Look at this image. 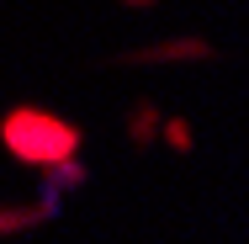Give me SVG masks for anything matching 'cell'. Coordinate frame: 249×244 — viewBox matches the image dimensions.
Instances as JSON below:
<instances>
[{
    "mask_svg": "<svg viewBox=\"0 0 249 244\" xmlns=\"http://www.w3.org/2000/svg\"><path fill=\"white\" fill-rule=\"evenodd\" d=\"M0 144L11 149L21 165L48 170V165H58V159H74L80 128L64 122V117H53V112H37V106H16V112L0 117Z\"/></svg>",
    "mask_w": 249,
    "mask_h": 244,
    "instance_id": "cell-1",
    "label": "cell"
},
{
    "mask_svg": "<svg viewBox=\"0 0 249 244\" xmlns=\"http://www.w3.org/2000/svg\"><path fill=\"white\" fill-rule=\"evenodd\" d=\"M127 5H154V0H127Z\"/></svg>",
    "mask_w": 249,
    "mask_h": 244,
    "instance_id": "cell-2",
    "label": "cell"
}]
</instances>
